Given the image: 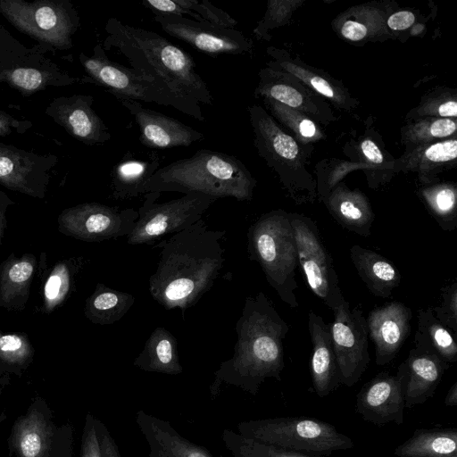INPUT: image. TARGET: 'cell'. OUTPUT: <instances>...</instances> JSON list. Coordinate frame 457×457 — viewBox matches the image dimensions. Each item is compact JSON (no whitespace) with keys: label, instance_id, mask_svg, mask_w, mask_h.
Here are the masks:
<instances>
[{"label":"cell","instance_id":"cell-1","mask_svg":"<svg viewBox=\"0 0 457 457\" xmlns=\"http://www.w3.org/2000/svg\"><path fill=\"white\" fill-rule=\"evenodd\" d=\"M223 230H211L202 218L160 241L155 271L149 278L152 298L166 310L194 306L219 278L225 262Z\"/></svg>","mask_w":457,"mask_h":457},{"label":"cell","instance_id":"cell-2","mask_svg":"<svg viewBox=\"0 0 457 457\" xmlns=\"http://www.w3.org/2000/svg\"><path fill=\"white\" fill-rule=\"evenodd\" d=\"M288 330V324L264 293L247 296L236 323L233 355L214 372L211 395H217L225 383L256 395L265 379L280 381L285 367L283 340Z\"/></svg>","mask_w":457,"mask_h":457},{"label":"cell","instance_id":"cell-3","mask_svg":"<svg viewBox=\"0 0 457 457\" xmlns=\"http://www.w3.org/2000/svg\"><path fill=\"white\" fill-rule=\"evenodd\" d=\"M105 31L104 51L116 48L132 69L154 78L180 97L212 104L211 91L186 51L155 32L116 18L108 19Z\"/></svg>","mask_w":457,"mask_h":457},{"label":"cell","instance_id":"cell-4","mask_svg":"<svg viewBox=\"0 0 457 457\" xmlns=\"http://www.w3.org/2000/svg\"><path fill=\"white\" fill-rule=\"evenodd\" d=\"M256 180L237 157L200 149L190 157L160 168L144 185L148 192L199 193L216 199L233 197L251 201Z\"/></svg>","mask_w":457,"mask_h":457},{"label":"cell","instance_id":"cell-5","mask_svg":"<svg viewBox=\"0 0 457 457\" xmlns=\"http://www.w3.org/2000/svg\"><path fill=\"white\" fill-rule=\"evenodd\" d=\"M247 111L259 155L296 204L314 203L317 181L307 168L313 147L300 145L261 105H251Z\"/></svg>","mask_w":457,"mask_h":457},{"label":"cell","instance_id":"cell-6","mask_svg":"<svg viewBox=\"0 0 457 457\" xmlns=\"http://www.w3.org/2000/svg\"><path fill=\"white\" fill-rule=\"evenodd\" d=\"M247 253L262 268L269 285L291 308L298 307L296 244L289 212L277 209L261 215L247 232Z\"/></svg>","mask_w":457,"mask_h":457},{"label":"cell","instance_id":"cell-7","mask_svg":"<svg viewBox=\"0 0 457 457\" xmlns=\"http://www.w3.org/2000/svg\"><path fill=\"white\" fill-rule=\"evenodd\" d=\"M79 59L89 79L115 98L171 106L199 121L205 120L198 102L180 97L154 78L110 60L100 44L94 47L92 56L80 53Z\"/></svg>","mask_w":457,"mask_h":457},{"label":"cell","instance_id":"cell-8","mask_svg":"<svg viewBox=\"0 0 457 457\" xmlns=\"http://www.w3.org/2000/svg\"><path fill=\"white\" fill-rule=\"evenodd\" d=\"M237 430L243 436L317 456L349 450L353 440L328 422L308 417H280L242 421Z\"/></svg>","mask_w":457,"mask_h":457},{"label":"cell","instance_id":"cell-9","mask_svg":"<svg viewBox=\"0 0 457 457\" xmlns=\"http://www.w3.org/2000/svg\"><path fill=\"white\" fill-rule=\"evenodd\" d=\"M0 12L18 30L59 50L72 46L79 17L68 0H0Z\"/></svg>","mask_w":457,"mask_h":457},{"label":"cell","instance_id":"cell-10","mask_svg":"<svg viewBox=\"0 0 457 457\" xmlns=\"http://www.w3.org/2000/svg\"><path fill=\"white\" fill-rule=\"evenodd\" d=\"M161 193L144 194L138 217L131 232L126 237L131 245H153L166 235L178 233L203 218L217 200L207 195L188 193L165 203H157Z\"/></svg>","mask_w":457,"mask_h":457},{"label":"cell","instance_id":"cell-11","mask_svg":"<svg viewBox=\"0 0 457 457\" xmlns=\"http://www.w3.org/2000/svg\"><path fill=\"white\" fill-rule=\"evenodd\" d=\"M296 244L297 259L306 283L312 293L332 311L338 308L345 297L330 253L326 249L315 222L297 212H289Z\"/></svg>","mask_w":457,"mask_h":457},{"label":"cell","instance_id":"cell-12","mask_svg":"<svg viewBox=\"0 0 457 457\" xmlns=\"http://www.w3.org/2000/svg\"><path fill=\"white\" fill-rule=\"evenodd\" d=\"M137 217V211L132 208L84 203L62 210L57 224L58 230L65 236L86 242H103L127 237Z\"/></svg>","mask_w":457,"mask_h":457},{"label":"cell","instance_id":"cell-13","mask_svg":"<svg viewBox=\"0 0 457 457\" xmlns=\"http://www.w3.org/2000/svg\"><path fill=\"white\" fill-rule=\"evenodd\" d=\"M334 312L330 325L334 351L346 386L356 384L370 361L368 351V328L361 306L353 309L346 300Z\"/></svg>","mask_w":457,"mask_h":457},{"label":"cell","instance_id":"cell-14","mask_svg":"<svg viewBox=\"0 0 457 457\" xmlns=\"http://www.w3.org/2000/svg\"><path fill=\"white\" fill-rule=\"evenodd\" d=\"M154 20L170 36L212 56L252 54L253 50L252 39L236 29L177 15H154Z\"/></svg>","mask_w":457,"mask_h":457},{"label":"cell","instance_id":"cell-15","mask_svg":"<svg viewBox=\"0 0 457 457\" xmlns=\"http://www.w3.org/2000/svg\"><path fill=\"white\" fill-rule=\"evenodd\" d=\"M254 96L275 100L324 127L337 120L330 104L295 76L269 67L261 69Z\"/></svg>","mask_w":457,"mask_h":457},{"label":"cell","instance_id":"cell-16","mask_svg":"<svg viewBox=\"0 0 457 457\" xmlns=\"http://www.w3.org/2000/svg\"><path fill=\"white\" fill-rule=\"evenodd\" d=\"M55 155H39L0 143V185L21 194L43 199L56 165Z\"/></svg>","mask_w":457,"mask_h":457},{"label":"cell","instance_id":"cell-17","mask_svg":"<svg viewBox=\"0 0 457 457\" xmlns=\"http://www.w3.org/2000/svg\"><path fill=\"white\" fill-rule=\"evenodd\" d=\"M403 361L395 375L386 371L365 383L356 395V411L365 421L377 426L403 422Z\"/></svg>","mask_w":457,"mask_h":457},{"label":"cell","instance_id":"cell-18","mask_svg":"<svg viewBox=\"0 0 457 457\" xmlns=\"http://www.w3.org/2000/svg\"><path fill=\"white\" fill-rule=\"evenodd\" d=\"M129 111L139 129L140 143L151 149L188 146L204 134L163 113L145 108L139 102L116 97Z\"/></svg>","mask_w":457,"mask_h":457},{"label":"cell","instance_id":"cell-19","mask_svg":"<svg viewBox=\"0 0 457 457\" xmlns=\"http://www.w3.org/2000/svg\"><path fill=\"white\" fill-rule=\"evenodd\" d=\"M94 97L73 95L54 98L46 113L71 137L83 144H104L112 137L104 120L93 110Z\"/></svg>","mask_w":457,"mask_h":457},{"label":"cell","instance_id":"cell-20","mask_svg":"<svg viewBox=\"0 0 457 457\" xmlns=\"http://www.w3.org/2000/svg\"><path fill=\"white\" fill-rule=\"evenodd\" d=\"M411 310L393 301L372 309L366 318L368 334L375 345L377 365L391 362L411 332Z\"/></svg>","mask_w":457,"mask_h":457},{"label":"cell","instance_id":"cell-21","mask_svg":"<svg viewBox=\"0 0 457 457\" xmlns=\"http://www.w3.org/2000/svg\"><path fill=\"white\" fill-rule=\"evenodd\" d=\"M267 54L271 57L267 67L289 73L309 88L328 100L335 107L350 112L358 107L359 102L344 84L327 72L304 63L285 49L269 46Z\"/></svg>","mask_w":457,"mask_h":457},{"label":"cell","instance_id":"cell-22","mask_svg":"<svg viewBox=\"0 0 457 457\" xmlns=\"http://www.w3.org/2000/svg\"><path fill=\"white\" fill-rule=\"evenodd\" d=\"M404 364V406L413 408L431 398L450 363L436 354L413 347Z\"/></svg>","mask_w":457,"mask_h":457},{"label":"cell","instance_id":"cell-23","mask_svg":"<svg viewBox=\"0 0 457 457\" xmlns=\"http://www.w3.org/2000/svg\"><path fill=\"white\" fill-rule=\"evenodd\" d=\"M308 329L312 343L311 360L312 387L320 397H324L342 385L330 325L327 324L322 317L310 311Z\"/></svg>","mask_w":457,"mask_h":457},{"label":"cell","instance_id":"cell-24","mask_svg":"<svg viewBox=\"0 0 457 457\" xmlns=\"http://www.w3.org/2000/svg\"><path fill=\"white\" fill-rule=\"evenodd\" d=\"M320 201L340 226L361 237L370 236L375 213L362 192L339 182Z\"/></svg>","mask_w":457,"mask_h":457},{"label":"cell","instance_id":"cell-25","mask_svg":"<svg viewBox=\"0 0 457 457\" xmlns=\"http://www.w3.org/2000/svg\"><path fill=\"white\" fill-rule=\"evenodd\" d=\"M136 423L149 445L148 457H213L205 447L183 437L167 420L140 410Z\"/></svg>","mask_w":457,"mask_h":457},{"label":"cell","instance_id":"cell-26","mask_svg":"<svg viewBox=\"0 0 457 457\" xmlns=\"http://www.w3.org/2000/svg\"><path fill=\"white\" fill-rule=\"evenodd\" d=\"M456 158V137L440 140L405 150L395 159L393 172H415L421 182L431 183L438 173L454 167Z\"/></svg>","mask_w":457,"mask_h":457},{"label":"cell","instance_id":"cell-27","mask_svg":"<svg viewBox=\"0 0 457 457\" xmlns=\"http://www.w3.org/2000/svg\"><path fill=\"white\" fill-rule=\"evenodd\" d=\"M37 270V260L31 253L20 257L11 253L0 264V307L15 312L26 308Z\"/></svg>","mask_w":457,"mask_h":457},{"label":"cell","instance_id":"cell-28","mask_svg":"<svg viewBox=\"0 0 457 457\" xmlns=\"http://www.w3.org/2000/svg\"><path fill=\"white\" fill-rule=\"evenodd\" d=\"M350 257L359 277L373 295L390 297L393 290L400 285L399 270L380 253L353 245L350 248Z\"/></svg>","mask_w":457,"mask_h":457},{"label":"cell","instance_id":"cell-29","mask_svg":"<svg viewBox=\"0 0 457 457\" xmlns=\"http://www.w3.org/2000/svg\"><path fill=\"white\" fill-rule=\"evenodd\" d=\"M160 164L156 154L144 159L128 151L112 168V196L116 200H128L142 195L144 185L157 171Z\"/></svg>","mask_w":457,"mask_h":457},{"label":"cell","instance_id":"cell-30","mask_svg":"<svg viewBox=\"0 0 457 457\" xmlns=\"http://www.w3.org/2000/svg\"><path fill=\"white\" fill-rule=\"evenodd\" d=\"M133 365L144 371L179 375L182 373L176 337L165 328H155L135 358Z\"/></svg>","mask_w":457,"mask_h":457},{"label":"cell","instance_id":"cell-31","mask_svg":"<svg viewBox=\"0 0 457 457\" xmlns=\"http://www.w3.org/2000/svg\"><path fill=\"white\" fill-rule=\"evenodd\" d=\"M398 457H457L454 428H417L394 451Z\"/></svg>","mask_w":457,"mask_h":457},{"label":"cell","instance_id":"cell-32","mask_svg":"<svg viewBox=\"0 0 457 457\" xmlns=\"http://www.w3.org/2000/svg\"><path fill=\"white\" fill-rule=\"evenodd\" d=\"M52 440L51 426L36 410L19 419L12 429V443L20 457H46Z\"/></svg>","mask_w":457,"mask_h":457},{"label":"cell","instance_id":"cell-33","mask_svg":"<svg viewBox=\"0 0 457 457\" xmlns=\"http://www.w3.org/2000/svg\"><path fill=\"white\" fill-rule=\"evenodd\" d=\"M134 303L133 295L97 283L86 300L84 315L93 324L112 325L125 316Z\"/></svg>","mask_w":457,"mask_h":457},{"label":"cell","instance_id":"cell-34","mask_svg":"<svg viewBox=\"0 0 457 457\" xmlns=\"http://www.w3.org/2000/svg\"><path fill=\"white\" fill-rule=\"evenodd\" d=\"M417 318L414 347L431 352L450 364L455 362L457 344L450 329L435 317L432 308L420 309Z\"/></svg>","mask_w":457,"mask_h":457},{"label":"cell","instance_id":"cell-35","mask_svg":"<svg viewBox=\"0 0 457 457\" xmlns=\"http://www.w3.org/2000/svg\"><path fill=\"white\" fill-rule=\"evenodd\" d=\"M83 262L82 257L62 260L49 270L42 283V311L45 313L53 312L71 295Z\"/></svg>","mask_w":457,"mask_h":457},{"label":"cell","instance_id":"cell-36","mask_svg":"<svg viewBox=\"0 0 457 457\" xmlns=\"http://www.w3.org/2000/svg\"><path fill=\"white\" fill-rule=\"evenodd\" d=\"M270 115L300 145L313 147L326 138L320 126L307 115L275 100L262 98Z\"/></svg>","mask_w":457,"mask_h":457},{"label":"cell","instance_id":"cell-37","mask_svg":"<svg viewBox=\"0 0 457 457\" xmlns=\"http://www.w3.org/2000/svg\"><path fill=\"white\" fill-rule=\"evenodd\" d=\"M456 120L425 117L407 120L401 129V142L409 150L420 145L456 137Z\"/></svg>","mask_w":457,"mask_h":457},{"label":"cell","instance_id":"cell-38","mask_svg":"<svg viewBox=\"0 0 457 457\" xmlns=\"http://www.w3.org/2000/svg\"><path fill=\"white\" fill-rule=\"evenodd\" d=\"M419 195L429 213L445 231L457 227V188L453 183H441L421 188Z\"/></svg>","mask_w":457,"mask_h":457},{"label":"cell","instance_id":"cell-39","mask_svg":"<svg viewBox=\"0 0 457 457\" xmlns=\"http://www.w3.org/2000/svg\"><path fill=\"white\" fill-rule=\"evenodd\" d=\"M224 445L234 457H332L296 453L243 436L230 429L222 432Z\"/></svg>","mask_w":457,"mask_h":457},{"label":"cell","instance_id":"cell-40","mask_svg":"<svg viewBox=\"0 0 457 457\" xmlns=\"http://www.w3.org/2000/svg\"><path fill=\"white\" fill-rule=\"evenodd\" d=\"M360 156L361 162L357 164H360L359 169L364 170L370 187L377 189L390 180L395 159L387 160L372 138L365 137L361 141Z\"/></svg>","mask_w":457,"mask_h":457},{"label":"cell","instance_id":"cell-41","mask_svg":"<svg viewBox=\"0 0 457 457\" xmlns=\"http://www.w3.org/2000/svg\"><path fill=\"white\" fill-rule=\"evenodd\" d=\"M425 117L455 119L457 117L456 91L441 87L428 93L420 104L406 115V120Z\"/></svg>","mask_w":457,"mask_h":457},{"label":"cell","instance_id":"cell-42","mask_svg":"<svg viewBox=\"0 0 457 457\" xmlns=\"http://www.w3.org/2000/svg\"><path fill=\"white\" fill-rule=\"evenodd\" d=\"M54 79L49 71L34 67H15L0 72V81L6 82L26 96L54 84Z\"/></svg>","mask_w":457,"mask_h":457},{"label":"cell","instance_id":"cell-43","mask_svg":"<svg viewBox=\"0 0 457 457\" xmlns=\"http://www.w3.org/2000/svg\"><path fill=\"white\" fill-rule=\"evenodd\" d=\"M34 348L24 333H4L0 329V361L9 367L22 368L32 360Z\"/></svg>","mask_w":457,"mask_h":457},{"label":"cell","instance_id":"cell-44","mask_svg":"<svg viewBox=\"0 0 457 457\" xmlns=\"http://www.w3.org/2000/svg\"><path fill=\"white\" fill-rule=\"evenodd\" d=\"M300 4L299 1H269L263 18L253 29L255 37L259 39L270 40V30L285 25L294 10Z\"/></svg>","mask_w":457,"mask_h":457},{"label":"cell","instance_id":"cell-45","mask_svg":"<svg viewBox=\"0 0 457 457\" xmlns=\"http://www.w3.org/2000/svg\"><path fill=\"white\" fill-rule=\"evenodd\" d=\"M183 8L197 13L204 21L213 25L234 29L237 21L228 12L214 6L208 0H175Z\"/></svg>","mask_w":457,"mask_h":457},{"label":"cell","instance_id":"cell-46","mask_svg":"<svg viewBox=\"0 0 457 457\" xmlns=\"http://www.w3.org/2000/svg\"><path fill=\"white\" fill-rule=\"evenodd\" d=\"M440 305L432 308L435 317L446 328L457 332V282L440 289Z\"/></svg>","mask_w":457,"mask_h":457},{"label":"cell","instance_id":"cell-47","mask_svg":"<svg viewBox=\"0 0 457 457\" xmlns=\"http://www.w3.org/2000/svg\"><path fill=\"white\" fill-rule=\"evenodd\" d=\"M80 457H104L98 430V420L87 415L81 441Z\"/></svg>","mask_w":457,"mask_h":457},{"label":"cell","instance_id":"cell-48","mask_svg":"<svg viewBox=\"0 0 457 457\" xmlns=\"http://www.w3.org/2000/svg\"><path fill=\"white\" fill-rule=\"evenodd\" d=\"M353 12L352 10L350 11L352 18H345L339 28L340 35L352 42H360L364 40L369 34V27L368 24L361 20V17L358 12Z\"/></svg>","mask_w":457,"mask_h":457},{"label":"cell","instance_id":"cell-49","mask_svg":"<svg viewBox=\"0 0 457 457\" xmlns=\"http://www.w3.org/2000/svg\"><path fill=\"white\" fill-rule=\"evenodd\" d=\"M142 4L155 15H187L190 19L204 21L197 13L183 8L175 0H144Z\"/></svg>","mask_w":457,"mask_h":457},{"label":"cell","instance_id":"cell-50","mask_svg":"<svg viewBox=\"0 0 457 457\" xmlns=\"http://www.w3.org/2000/svg\"><path fill=\"white\" fill-rule=\"evenodd\" d=\"M416 21L415 14L411 11H399L387 17L386 24L394 31L405 30L411 28Z\"/></svg>","mask_w":457,"mask_h":457},{"label":"cell","instance_id":"cell-51","mask_svg":"<svg viewBox=\"0 0 457 457\" xmlns=\"http://www.w3.org/2000/svg\"><path fill=\"white\" fill-rule=\"evenodd\" d=\"M98 430L101 445L104 457H121L119 448L107 430L106 427L98 420Z\"/></svg>","mask_w":457,"mask_h":457},{"label":"cell","instance_id":"cell-52","mask_svg":"<svg viewBox=\"0 0 457 457\" xmlns=\"http://www.w3.org/2000/svg\"><path fill=\"white\" fill-rule=\"evenodd\" d=\"M15 203L2 190H0V246L7 226L6 212L10 206Z\"/></svg>","mask_w":457,"mask_h":457},{"label":"cell","instance_id":"cell-53","mask_svg":"<svg viewBox=\"0 0 457 457\" xmlns=\"http://www.w3.org/2000/svg\"><path fill=\"white\" fill-rule=\"evenodd\" d=\"M22 123L10 114L0 110V137H5L12 132V129H21Z\"/></svg>","mask_w":457,"mask_h":457},{"label":"cell","instance_id":"cell-54","mask_svg":"<svg viewBox=\"0 0 457 457\" xmlns=\"http://www.w3.org/2000/svg\"><path fill=\"white\" fill-rule=\"evenodd\" d=\"M444 403L448 407L457 406V381L448 390Z\"/></svg>","mask_w":457,"mask_h":457}]
</instances>
